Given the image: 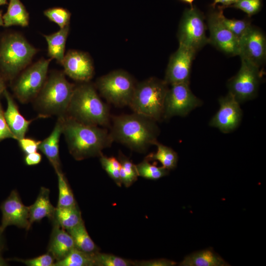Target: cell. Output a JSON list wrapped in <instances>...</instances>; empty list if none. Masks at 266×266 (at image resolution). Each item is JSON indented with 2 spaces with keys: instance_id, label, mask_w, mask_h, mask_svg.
I'll use <instances>...</instances> for the list:
<instances>
[{
  "instance_id": "obj_1",
  "label": "cell",
  "mask_w": 266,
  "mask_h": 266,
  "mask_svg": "<svg viewBox=\"0 0 266 266\" xmlns=\"http://www.w3.org/2000/svg\"><path fill=\"white\" fill-rule=\"evenodd\" d=\"M62 133L70 154L78 161L100 157L113 142L106 129L82 123L66 115L63 116Z\"/></svg>"
},
{
  "instance_id": "obj_2",
  "label": "cell",
  "mask_w": 266,
  "mask_h": 266,
  "mask_svg": "<svg viewBox=\"0 0 266 266\" xmlns=\"http://www.w3.org/2000/svg\"><path fill=\"white\" fill-rule=\"evenodd\" d=\"M111 118L110 133L113 141L139 153L144 152L158 141L160 130L153 119L135 112Z\"/></svg>"
},
{
  "instance_id": "obj_3",
  "label": "cell",
  "mask_w": 266,
  "mask_h": 266,
  "mask_svg": "<svg viewBox=\"0 0 266 266\" xmlns=\"http://www.w3.org/2000/svg\"><path fill=\"white\" fill-rule=\"evenodd\" d=\"M66 115L87 125L106 127L110 124L108 106L88 82L75 86Z\"/></svg>"
},
{
  "instance_id": "obj_4",
  "label": "cell",
  "mask_w": 266,
  "mask_h": 266,
  "mask_svg": "<svg viewBox=\"0 0 266 266\" xmlns=\"http://www.w3.org/2000/svg\"><path fill=\"white\" fill-rule=\"evenodd\" d=\"M75 86L62 72L52 73L34 100L41 117L65 116Z\"/></svg>"
},
{
  "instance_id": "obj_5",
  "label": "cell",
  "mask_w": 266,
  "mask_h": 266,
  "mask_svg": "<svg viewBox=\"0 0 266 266\" xmlns=\"http://www.w3.org/2000/svg\"><path fill=\"white\" fill-rule=\"evenodd\" d=\"M37 50L18 33L4 35L0 40V72L12 80L31 63Z\"/></svg>"
},
{
  "instance_id": "obj_6",
  "label": "cell",
  "mask_w": 266,
  "mask_h": 266,
  "mask_svg": "<svg viewBox=\"0 0 266 266\" xmlns=\"http://www.w3.org/2000/svg\"><path fill=\"white\" fill-rule=\"evenodd\" d=\"M167 85L164 80L155 77L136 84L129 106L134 112L156 121L160 120L163 118Z\"/></svg>"
},
{
  "instance_id": "obj_7",
  "label": "cell",
  "mask_w": 266,
  "mask_h": 266,
  "mask_svg": "<svg viewBox=\"0 0 266 266\" xmlns=\"http://www.w3.org/2000/svg\"><path fill=\"white\" fill-rule=\"evenodd\" d=\"M136 83L127 72L113 71L99 78L96 87L100 95L109 103L117 107L129 106Z\"/></svg>"
},
{
  "instance_id": "obj_8",
  "label": "cell",
  "mask_w": 266,
  "mask_h": 266,
  "mask_svg": "<svg viewBox=\"0 0 266 266\" xmlns=\"http://www.w3.org/2000/svg\"><path fill=\"white\" fill-rule=\"evenodd\" d=\"M51 59H42L22 70L13 85L15 97L22 103L33 100L47 78Z\"/></svg>"
},
{
  "instance_id": "obj_9",
  "label": "cell",
  "mask_w": 266,
  "mask_h": 266,
  "mask_svg": "<svg viewBox=\"0 0 266 266\" xmlns=\"http://www.w3.org/2000/svg\"><path fill=\"white\" fill-rule=\"evenodd\" d=\"M204 17L203 13L195 6L185 9L178 28L179 44L197 52L209 42Z\"/></svg>"
},
{
  "instance_id": "obj_10",
  "label": "cell",
  "mask_w": 266,
  "mask_h": 266,
  "mask_svg": "<svg viewBox=\"0 0 266 266\" xmlns=\"http://www.w3.org/2000/svg\"><path fill=\"white\" fill-rule=\"evenodd\" d=\"M241 60L239 71L228 82L229 93L239 103L256 96L261 77L260 67L245 59Z\"/></svg>"
},
{
  "instance_id": "obj_11",
  "label": "cell",
  "mask_w": 266,
  "mask_h": 266,
  "mask_svg": "<svg viewBox=\"0 0 266 266\" xmlns=\"http://www.w3.org/2000/svg\"><path fill=\"white\" fill-rule=\"evenodd\" d=\"M201 101L191 91L189 84L181 83L170 85L167 89L164 105L163 118L185 116L201 105Z\"/></svg>"
},
{
  "instance_id": "obj_12",
  "label": "cell",
  "mask_w": 266,
  "mask_h": 266,
  "mask_svg": "<svg viewBox=\"0 0 266 266\" xmlns=\"http://www.w3.org/2000/svg\"><path fill=\"white\" fill-rule=\"evenodd\" d=\"M207 21L210 32L209 42L228 55H238L239 40L223 23L219 8L209 13Z\"/></svg>"
},
{
  "instance_id": "obj_13",
  "label": "cell",
  "mask_w": 266,
  "mask_h": 266,
  "mask_svg": "<svg viewBox=\"0 0 266 266\" xmlns=\"http://www.w3.org/2000/svg\"><path fill=\"white\" fill-rule=\"evenodd\" d=\"M197 52L179 44L171 56L166 69L164 81L167 85L190 83L192 62Z\"/></svg>"
},
{
  "instance_id": "obj_14",
  "label": "cell",
  "mask_w": 266,
  "mask_h": 266,
  "mask_svg": "<svg viewBox=\"0 0 266 266\" xmlns=\"http://www.w3.org/2000/svg\"><path fill=\"white\" fill-rule=\"evenodd\" d=\"M239 54L245 59L260 67L266 57V40L264 33L251 25L238 42Z\"/></svg>"
},
{
  "instance_id": "obj_15",
  "label": "cell",
  "mask_w": 266,
  "mask_h": 266,
  "mask_svg": "<svg viewBox=\"0 0 266 266\" xmlns=\"http://www.w3.org/2000/svg\"><path fill=\"white\" fill-rule=\"evenodd\" d=\"M219 108L209 125L227 133L234 130L240 123L242 111L239 103L230 93L219 99Z\"/></svg>"
},
{
  "instance_id": "obj_16",
  "label": "cell",
  "mask_w": 266,
  "mask_h": 266,
  "mask_svg": "<svg viewBox=\"0 0 266 266\" xmlns=\"http://www.w3.org/2000/svg\"><path fill=\"white\" fill-rule=\"evenodd\" d=\"M2 212L0 233L8 226L15 225L29 230V206H25L16 190H13L0 206Z\"/></svg>"
},
{
  "instance_id": "obj_17",
  "label": "cell",
  "mask_w": 266,
  "mask_h": 266,
  "mask_svg": "<svg viewBox=\"0 0 266 266\" xmlns=\"http://www.w3.org/2000/svg\"><path fill=\"white\" fill-rule=\"evenodd\" d=\"M61 64L65 74L76 81L88 82L94 75L92 61L87 53L82 51H68Z\"/></svg>"
},
{
  "instance_id": "obj_18",
  "label": "cell",
  "mask_w": 266,
  "mask_h": 266,
  "mask_svg": "<svg viewBox=\"0 0 266 266\" xmlns=\"http://www.w3.org/2000/svg\"><path fill=\"white\" fill-rule=\"evenodd\" d=\"M3 95L7 101L4 117L15 139L18 140L25 136L33 120H28L22 116L12 97L6 90Z\"/></svg>"
},
{
  "instance_id": "obj_19",
  "label": "cell",
  "mask_w": 266,
  "mask_h": 266,
  "mask_svg": "<svg viewBox=\"0 0 266 266\" xmlns=\"http://www.w3.org/2000/svg\"><path fill=\"white\" fill-rule=\"evenodd\" d=\"M63 116L58 117L51 134L41 142L38 149L47 157L56 172L62 171L59 155V141L63 132Z\"/></svg>"
},
{
  "instance_id": "obj_20",
  "label": "cell",
  "mask_w": 266,
  "mask_h": 266,
  "mask_svg": "<svg viewBox=\"0 0 266 266\" xmlns=\"http://www.w3.org/2000/svg\"><path fill=\"white\" fill-rule=\"evenodd\" d=\"M54 225L48 252L57 262L66 257L75 248V246L72 237L66 230L56 223Z\"/></svg>"
},
{
  "instance_id": "obj_21",
  "label": "cell",
  "mask_w": 266,
  "mask_h": 266,
  "mask_svg": "<svg viewBox=\"0 0 266 266\" xmlns=\"http://www.w3.org/2000/svg\"><path fill=\"white\" fill-rule=\"evenodd\" d=\"M49 189L41 187L36 200L29 206V226L38 222L45 217L53 221L56 208L51 204L49 199Z\"/></svg>"
},
{
  "instance_id": "obj_22",
  "label": "cell",
  "mask_w": 266,
  "mask_h": 266,
  "mask_svg": "<svg viewBox=\"0 0 266 266\" xmlns=\"http://www.w3.org/2000/svg\"><path fill=\"white\" fill-rule=\"evenodd\" d=\"M181 266H228L230 265L212 249L198 251L186 256Z\"/></svg>"
},
{
  "instance_id": "obj_23",
  "label": "cell",
  "mask_w": 266,
  "mask_h": 266,
  "mask_svg": "<svg viewBox=\"0 0 266 266\" xmlns=\"http://www.w3.org/2000/svg\"><path fill=\"white\" fill-rule=\"evenodd\" d=\"M69 31V25L61 28L58 32L49 35H43L47 43L48 55L61 64L64 56L66 39Z\"/></svg>"
},
{
  "instance_id": "obj_24",
  "label": "cell",
  "mask_w": 266,
  "mask_h": 266,
  "mask_svg": "<svg viewBox=\"0 0 266 266\" xmlns=\"http://www.w3.org/2000/svg\"><path fill=\"white\" fill-rule=\"evenodd\" d=\"M29 13L20 0H9L7 11L2 15L3 26L27 27L29 23Z\"/></svg>"
},
{
  "instance_id": "obj_25",
  "label": "cell",
  "mask_w": 266,
  "mask_h": 266,
  "mask_svg": "<svg viewBox=\"0 0 266 266\" xmlns=\"http://www.w3.org/2000/svg\"><path fill=\"white\" fill-rule=\"evenodd\" d=\"M83 220L81 213L76 204L67 207L56 208L54 223L67 230L79 224Z\"/></svg>"
},
{
  "instance_id": "obj_26",
  "label": "cell",
  "mask_w": 266,
  "mask_h": 266,
  "mask_svg": "<svg viewBox=\"0 0 266 266\" xmlns=\"http://www.w3.org/2000/svg\"><path fill=\"white\" fill-rule=\"evenodd\" d=\"M66 231L72 237L76 248L89 253L98 251V247L86 230L83 221Z\"/></svg>"
},
{
  "instance_id": "obj_27",
  "label": "cell",
  "mask_w": 266,
  "mask_h": 266,
  "mask_svg": "<svg viewBox=\"0 0 266 266\" xmlns=\"http://www.w3.org/2000/svg\"><path fill=\"white\" fill-rule=\"evenodd\" d=\"M155 145L157 150L155 153H151L146 157L149 160H157L159 161L162 166L168 170L174 169L177 166L178 155L172 148L162 143L157 142Z\"/></svg>"
},
{
  "instance_id": "obj_28",
  "label": "cell",
  "mask_w": 266,
  "mask_h": 266,
  "mask_svg": "<svg viewBox=\"0 0 266 266\" xmlns=\"http://www.w3.org/2000/svg\"><path fill=\"white\" fill-rule=\"evenodd\" d=\"M93 253H86L75 248L61 261L55 262L53 266H95Z\"/></svg>"
},
{
  "instance_id": "obj_29",
  "label": "cell",
  "mask_w": 266,
  "mask_h": 266,
  "mask_svg": "<svg viewBox=\"0 0 266 266\" xmlns=\"http://www.w3.org/2000/svg\"><path fill=\"white\" fill-rule=\"evenodd\" d=\"M118 160L121 165L120 174L122 183L126 187H129L139 176L136 166L122 152L119 153Z\"/></svg>"
},
{
  "instance_id": "obj_30",
  "label": "cell",
  "mask_w": 266,
  "mask_h": 266,
  "mask_svg": "<svg viewBox=\"0 0 266 266\" xmlns=\"http://www.w3.org/2000/svg\"><path fill=\"white\" fill-rule=\"evenodd\" d=\"M56 173L59 188V200L57 207H67L76 204L73 194L64 173L62 171Z\"/></svg>"
},
{
  "instance_id": "obj_31",
  "label": "cell",
  "mask_w": 266,
  "mask_h": 266,
  "mask_svg": "<svg viewBox=\"0 0 266 266\" xmlns=\"http://www.w3.org/2000/svg\"><path fill=\"white\" fill-rule=\"evenodd\" d=\"M136 166L138 176L148 179L157 180L169 173V170L163 166L158 167L152 165L146 159Z\"/></svg>"
},
{
  "instance_id": "obj_32",
  "label": "cell",
  "mask_w": 266,
  "mask_h": 266,
  "mask_svg": "<svg viewBox=\"0 0 266 266\" xmlns=\"http://www.w3.org/2000/svg\"><path fill=\"white\" fill-rule=\"evenodd\" d=\"M220 16L224 25L238 39L245 33L251 26V22L247 20L230 19L223 14V8L219 6Z\"/></svg>"
},
{
  "instance_id": "obj_33",
  "label": "cell",
  "mask_w": 266,
  "mask_h": 266,
  "mask_svg": "<svg viewBox=\"0 0 266 266\" xmlns=\"http://www.w3.org/2000/svg\"><path fill=\"white\" fill-rule=\"evenodd\" d=\"M93 257L95 266H131L134 261L125 259L110 254L94 252Z\"/></svg>"
},
{
  "instance_id": "obj_34",
  "label": "cell",
  "mask_w": 266,
  "mask_h": 266,
  "mask_svg": "<svg viewBox=\"0 0 266 266\" xmlns=\"http://www.w3.org/2000/svg\"><path fill=\"white\" fill-rule=\"evenodd\" d=\"M100 157L103 168L116 184L118 186H121L122 184L120 174L121 165L119 160L114 157H107L102 154Z\"/></svg>"
},
{
  "instance_id": "obj_35",
  "label": "cell",
  "mask_w": 266,
  "mask_h": 266,
  "mask_svg": "<svg viewBox=\"0 0 266 266\" xmlns=\"http://www.w3.org/2000/svg\"><path fill=\"white\" fill-rule=\"evenodd\" d=\"M44 15L51 21L57 24L61 28L69 25L71 13L62 7H53L45 10Z\"/></svg>"
},
{
  "instance_id": "obj_36",
  "label": "cell",
  "mask_w": 266,
  "mask_h": 266,
  "mask_svg": "<svg viewBox=\"0 0 266 266\" xmlns=\"http://www.w3.org/2000/svg\"><path fill=\"white\" fill-rule=\"evenodd\" d=\"M263 5V0H237L230 7L240 9L250 17L258 13Z\"/></svg>"
},
{
  "instance_id": "obj_37",
  "label": "cell",
  "mask_w": 266,
  "mask_h": 266,
  "mask_svg": "<svg viewBox=\"0 0 266 266\" xmlns=\"http://www.w3.org/2000/svg\"><path fill=\"white\" fill-rule=\"evenodd\" d=\"M28 266H53L56 261L53 256L49 253L43 254L37 257L27 259H17Z\"/></svg>"
},
{
  "instance_id": "obj_38",
  "label": "cell",
  "mask_w": 266,
  "mask_h": 266,
  "mask_svg": "<svg viewBox=\"0 0 266 266\" xmlns=\"http://www.w3.org/2000/svg\"><path fill=\"white\" fill-rule=\"evenodd\" d=\"M21 150L26 154L36 152L38 149L40 140L32 137H23L17 140Z\"/></svg>"
},
{
  "instance_id": "obj_39",
  "label": "cell",
  "mask_w": 266,
  "mask_h": 266,
  "mask_svg": "<svg viewBox=\"0 0 266 266\" xmlns=\"http://www.w3.org/2000/svg\"><path fill=\"white\" fill-rule=\"evenodd\" d=\"M4 112L2 106L0 102V141L6 138L16 139L6 123Z\"/></svg>"
},
{
  "instance_id": "obj_40",
  "label": "cell",
  "mask_w": 266,
  "mask_h": 266,
  "mask_svg": "<svg viewBox=\"0 0 266 266\" xmlns=\"http://www.w3.org/2000/svg\"><path fill=\"white\" fill-rule=\"evenodd\" d=\"M176 264V262L166 259L134 261V266H173Z\"/></svg>"
},
{
  "instance_id": "obj_41",
  "label": "cell",
  "mask_w": 266,
  "mask_h": 266,
  "mask_svg": "<svg viewBox=\"0 0 266 266\" xmlns=\"http://www.w3.org/2000/svg\"><path fill=\"white\" fill-rule=\"evenodd\" d=\"M42 160L41 155L37 152L26 154L25 163L27 166H34L40 163Z\"/></svg>"
},
{
  "instance_id": "obj_42",
  "label": "cell",
  "mask_w": 266,
  "mask_h": 266,
  "mask_svg": "<svg viewBox=\"0 0 266 266\" xmlns=\"http://www.w3.org/2000/svg\"><path fill=\"white\" fill-rule=\"evenodd\" d=\"M237 0H214L213 2L211 4V6L213 8H215V5L217 3H221L222 5L221 7L224 9L225 7H230Z\"/></svg>"
},
{
  "instance_id": "obj_43",
  "label": "cell",
  "mask_w": 266,
  "mask_h": 266,
  "mask_svg": "<svg viewBox=\"0 0 266 266\" xmlns=\"http://www.w3.org/2000/svg\"><path fill=\"white\" fill-rule=\"evenodd\" d=\"M6 79L0 72V97L6 90Z\"/></svg>"
},
{
  "instance_id": "obj_44",
  "label": "cell",
  "mask_w": 266,
  "mask_h": 266,
  "mask_svg": "<svg viewBox=\"0 0 266 266\" xmlns=\"http://www.w3.org/2000/svg\"><path fill=\"white\" fill-rule=\"evenodd\" d=\"M7 263L6 261L2 258L0 253V266H7Z\"/></svg>"
},
{
  "instance_id": "obj_45",
  "label": "cell",
  "mask_w": 266,
  "mask_h": 266,
  "mask_svg": "<svg viewBox=\"0 0 266 266\" xmlns=\"http://www.w3.org/2000/svg\"><path fill=\"white\" fill-rule=\"evenodd\" d=\"M2 11L0 10V26H3V22L2 19Z\"/></svg>"
},
{
  "instance_id": "obj_46",
  "label": "cell",
  "mask_w": 266,
  "mask_h": 266,
  "mask_svg": "<svg viewBox=\"0 0 266 266\" xmlns=\"http://www.w3.org/2000/svg\"><path fill=\"white\" fill-rule=\"evenodd\" d=\"M180 0L185 3L189 4L191 6H193L192 3H193V2L194 1V0Z\"/></svg>"
},
{
  "instance_id": "obj_47",
  "label": "cell",
  "mask_w": 266,
  "mask_h": 266,
  "mask_svg": "<svg viewBox=\"0 0 266 266\" xmlns=\"http://www.w3.org/2000/svg\"><path fill=\"white\" fill-rule=\"evenodd\" d=\"M7 4V0H0V5H5Z\"/></svg>"
},
{
  "instance_id": "obj_48",
  "label": "cell",
  "mask_w": 266,
  "mask_h": 266,
  "mask_svg": "<svg viewBox=\"0 0 266 266\" xmlns=\"http://www.w3.org/2000/svg\"><path fill=\"white\" fill-rule=\"evenodd\" d=\"M1 234V233H0V250L2 249V246Z\"/></svg>"
}]
</instances>
